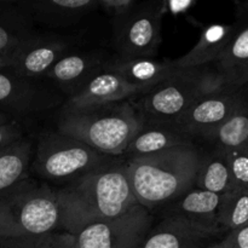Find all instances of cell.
<instances>
[{
    "instance_id": "cell-1",
    "label": "cell",
    "mask_w": 248,
    "mask_h": 248,
    "mask_svg": "<svg viewBox=\"0 0 248 248\" xmlns=\"http://www.w3.org/2000/svg\"><path fill=\"white\" fill-rule=\"evenodd\" d=\"M64 232L90 223L120 217L140 205L133 195L125 164L111 162L56 190Z\"/></svg>"
},
{
    "instance_id": "cell-27",
    "label": "cell",
    "mask_w": 248,
    "mask_h": 248,
    "mask_svg": "<svg viewBox=\"0 0 248 248\" xmlns=\"http://www.w3.org/2000/svg\"><path fill=\"white\" fill-rule=\"evenodd\" d=\"M137 0H97V7L110 18L113 35L118 33L140 6Z\"/></svg>"
},
{
    "instance_id": "cell-22",
    "label": "cell",
    "mask_w": 248,
    "mask_h": 248,
    "mask_svg": "<svg viewBox=\"0 0 248 248\" xmlns=\"http://www.w3.org/2000/svg\"><path fill=\"white\" fill-rule=\"evenodd\" d=\"M31 154V140L24 137L0 149V194L28 178Z\"/></svg>"
},
{
    "instance_id": "cell-14",
    "label": "cell",
    "mask_w": 248,
    "mask_h": 248,
    "mask_svg": "<svg viewBox=\"0 0 248 248\" xmlns=\"http://www.w3.org/2000/svg\"><path fill=\"white\" fill-rule=\"evenodd\" d=\"M215 235L217 234L195 223L169 215L150 229L140 248H206Z\"/></svg>"
},
{
    "instance_id": "cell-12",
    "label": "cell",
    "mask_w": 248,
    "mask_h": 248,
    "mask_svg": "<svg viewBox=\"0 0 248 248\" xmlns=\"http://www.w3.org/2000/svg\"><path fill=\"white\" fill-rule=\"evenodd\" d=\"M143 94H145V92L140 87L132 86L120 75L104 68L102 72L92 77L73 96H70L64 106L74 108L103 106Z\"/></svg>"
},
{
    "instance_id": "cell-16",
    "label": "cell",
    "mask_w": 248,
    "mask_h": 248,
    "mask_svg": "<svg viewBox=\"0 0 248 248\" xmlns=\"http://www.w3.org/2000/svg\"><path fill=\"white\" fill-rule=\"evenodd\" d=\"M236 31L234 24H210L201 29V34L195 45L184 56L172 61L176 69H193L212 65L232 40Z\"/></svg>"
},
{
    "instance_id": "cell-4",
    "label": "cell",
    "mask_w": 248,
    "mask_h": 248,
    "mask_svg": "<svg viewBox=\"0 0 248 248\" xmlns=\"http://www.w3.org/2000/svg\"><path fill=\"white\" fill-rule=\"evenodd\" d=\"M61 225L56 191L26 178L0 194V237H35L55 232Z\"/></svg>"
},
{
    "instance_id": "cell-28",
    "label": "cell",
    "mask_w": 248,
    "mask_h": 248,
    "mask_svg": "<svg viewBox=\"0 0 248 248\" xmlns=\"http://www.w3.org/2000/svg\"><path fill=\"white\" fill-rule=\"evenodd\" d=\"M63 232H52L35 237H18V239H2L0 237V248H62Z\"/></svg>"
},
{
    "instance_id": "cell-29",
    "label": "cell",
    "mask_w": 248,
    "mask_h": 248,
    "mask_svg": "<svg viewBox=\"0 0 248 248\" xmlns=\"http://www.w3.org/2000/svg\"><path fill=\"white\" fill-rule=\"evenodd\" d=\"M216 248H248V224L237 229L230 230L224 239L218 244Z\"/></svg>"
},
{
    "instance_id": "cell-9",
    "label": "cell",
    "mask_w": 248,
    "mask_h": 248,
    "mask_svg": "<svg viewBox=\"0 0 248 248\" xmlns=\"http://www.w3.org/2000/svg\"><path fill=\"white\" fill-rule=\"evenodd\" d=\"M245 86L241 89L225 87L199 98L178 120L176 127L182 135L191 140L203 138L229 119L241 102Z\"/></svg>"
},
{
    "instance_id": "cell-26",
    "label": "cell",
    "mask_w": 248,
    "mask_h": 248,
    "mask_svg": "<svg viewBox=\"0 0 248 248\" xmlns=\"http://www.w3.org/2000/svg\"><path fill=\"white\" fill-rule=\"evenodd\" d=\"M224 152L230 173V191H248V144Z\"/></svg>"
},
{
    "instance_id": "cell-2",
    "label": "cell",
    "mask_w": 248,
    "mask_h": 248,
    "mask_svg": "<svg viewBox=\"0 0 248 248\" xmlns=\"http://www.w3.org/2000/svg\"><path fill=\"white\" fill-rule=\"evenodd\" d=\"M201 155L189 144L125 162L137 202L149 211L174 202L194 188Z\"/></svg>"
},
{
    "instance_id": "cell-13",
    "label": "cell",
    "mask_w": 248,
    "mask_h": 248,
    "mask_svg": "<svg viewBox=\"0 0 248 248\" xmlns=\"http://www.w3.org/2000/svg\"><path fill=\"white\" fill-rule=\"evenodd\" d=\"M109 58L99 52L72 51L63 56L46 74L45 79L57 85L64 93L73 96L92 77L104 69Z\"/></svg>"
},
{
    "instance_id": "cell-19",
    "label": "cell",
    "mask_w": 248,
    "mask_h": 248,
    "mask_svg": "<svg viewBox=\"0 0 248 248\" xmlns=\"http://www.w3.org/2000/svg\"><path fill=\"white\" fill-rule=\"evenodd\" d=\"M193 144L176 127L167 125L144 124L126 148L124 155L131 159L149 156L178 147Z\"/></svg>"
},
{
    "instance_id": "cell-5",
    "label": "cell",
    "mask_w": 248,
    "mask_h": 248,
    "mask_svg": "<svg viewBox=\"0 0 248 248\" xmlns=\"http://www.w3.org/2000/svg\"><path fill=\"white\" fill-rule=\"evenodd\" d=\"M225 87L211 65L176 69L165 81L143 94L138 113L144 124L174 126L199 98Z\"/></svg>"
},
{
    "instance_id": "cell-8",
    "label": "cell",
    "mask_w": 248,
    "mask_h": 248,
    "mask_svg": "<svg viewBox=\"0 0 248 248\" xmlns=\"http://www.w3.org/2000/svg\"><path fill=\"white\" fill-rule=\"evenodd\" d=\"M161 1H140L135 14L113 35L118 57L154 58L161 44Z\"/></svg>"
},
{
    "instance_id": "cell-31",
    "label": "cell",
    "mask_w": 248,
    "mask_h": 248,
    "mask_svg": "<svg viewBox=\"0 0 248 248\" xmlns=\"http://www.w3.org/2000/svg\"><path fill=\"white\" fill-rule=\"evenodd\" d=\"M18 48H19V46L16 48H12V50L0 51V70L7 69V68L12 67Z\"/></svg>"
},
{
    "instance_id": "cell-21",
    "label": "cell",
    "mask_w": 248,
    "mask_h": 248,
    "mask_svg": "<svg viewBox=\"0 0 248 248\" xmlns=\"http://www.w3.org/2000/svg\"><path fill=\"white\" fill-rule=\"evenodd\" d=\"M35 34L33 21L19 1L0 0V51L18 47Z\"/></svg>"
},
{
    "instance_id": "cell-23",
    "label": "cell",
    "mask_w": 248,
    "mask_h": 248,
    "mask_svg": "<svg viewBox=\"0 0 248 248\" xmlns=\"http://www.w3.org/2000/svg\"><path fill=\"white\" fill-rule=\"evenodd\" d=\"M215 149L228 150L248 144V85L241 102L224 124L203 137Z\"/></svg>"
},
{
    "instance_id": "cell-25",
    "label": "cell",
    "mask_w": 248,
    "mask_h": 248,
    "mask_svg": "<svg viewBox=\"0 0 248 248\" xmlns=\"http://www.w3.org/2000/svg\"><path fill=\"white\" fill-rule=\"evenodd\" d=\"M218 224L228 232L248 224V191H229L220 196Z\"/></svg>"
},
{
    "instance_id": "cell-33",
    "label": "cell",
    "mask_w": 248,
    "mask_h": 248,
    "mask_svg": "<svg viewBox=\"0 0 248 248\" xmlns=\"http://www.w3.org/2000/svg\"><path fill=\"white\" fill-rule=\"evenodd\" d=\"M10 121H11V119H10L9 116L6 115V114H4V113H1V111H0V125H1V124L10 123Z\"/></svg>"
},
{
    "instance_id": "cell-15",
    "label": "cell",
    "mask_w": 248,
    "mask_h": 248,
    "mask_svg": "<svg viewBox=\"0 0 248 248\" xmlns=\"http://www.w3.org/2000/svg\"><path fill=\"white\" fill-rule=\"evenodd\" d=\"M34 24L52 29L69 28L98 10L97 0H51L19 1Z\"/></svg>"
},
{
    "instance_id": "cell-10",
    "label": "cell",
    "mask_w": 248,
    "mask_h": 248,
    "mask_svg": "<svg viewBox=\"0 0 248 248\" xmlns=\"http://www.w3.org/2000/svg\"><path fill=\"white\" fill-rule=\"evenodd\" d=\"M74 51L73 39L62 34H38L19 46L11 69L28 79L40 80L67 53Z\"/></svg>"
},
{
    "instance_id": "cell-30",
    "label": "cell",
    "mask_w": 248,
    "mask_h": 248,
    "mask_svg": "<svg viewBox=\"0 0 248 248\" xmlns=\"http://www.w3.org/2000/svg\"><path fill=\"white\" fill-rule=\"evenodd\" d=\"M22 137V130L16 121L11 120L0 125V149L17 142Z\"/></svg>"
},
{
    "instance_id": "cell-3",
    "label": "cell",
    "mask_w": 248,
    "mask_h": 248,
    "mask_svg": "<svg viewBox=\"0 0 248 248\" xmlns=\"http://www.w3.org/2000/svg\"><path fill=\"white\" fill-rule=\"evenodd\" d=\"M58 132L81 140L108 156L124 155L128 143L142 128L143 120L128 102L74 108L63 107Z\"/></svg>"
},
{
    "instance_id": "cell-11",
    "label": "cell",
    "mask_w": 248,
    "mask_h": 248,
    "mask_svg": "<svg viewBox=\"0 0 248 248\" xmlns=\"http://www.w3.org/2000/svg\"><path fill=\"white\" fill-rule=\"evenodd\" d=\"M51 106V96L38 80L16 74L11 68L0 70V111L17 115L38 113ZM7 115V114H6Z\"/></svg>"
},
{
    "instance_id": "cell-34",
    "label": "cell",
    "mask_w": 248,
    "mask_h": 248,
    "mask_svg": "<svg viewBox=\"0 0 248 248\" xmlns=\"http://www.w3.org/2000/svg\"><path fill=\"white\" fill-rule=\"evenodd\" d=\"M208 248H216V247H215V245H212V246H210Z\"/></svg>"
},
{
    "instance_id": "cell-20",
    "label": "cell",
    "mask_w": 248,
    "mask_h": 248,
    "mask_svg": "<svg viewBox=\"0 0 248 248\" xmlns=\"http://www.w3.org/2000/svg\"><path fill=\"white\" fill-rule=\"evenodd\" d=\"M219 202L220 195L191 188L172 202L173 206L170 211V216H178L218 234L222 230L218 224Z\"/></svg>"
},
{
    "instance_id": "cell-32",
    "label": "cell",
    "mask_w": 248,
    "mask_h": 248,
    "mask_svg": "<svg viewBox=\"0 0 248 248\" xmlns=\"http://www.w3.org/2000/svg\"><path fill=\"white\" fill-rule=\"evenodd\" d=\"M235 5V15H236V21H244L248 19V1H234Z\"/></svg>"
},
{
    "instance_id": "cell-18",
    "label": "cell",
    "mask_w": 248,
    "mask_h": 248,
    "mask_svg": "<svg viewBox=\"0 0 248 248\" xmlns=\"http://www.w3.org/2000/svg\"><path fill=\"white\" fill-rule=\"evenodd\" d=\"M104 68L120 75L126 82L148 93L161 84L176 70L172 61H157L155 58H135L123 60L118 56L109 58Z\"/></svg>"
},
{
    "instance_id": "cell-24",
    "label": "cell",
    "mask_w": 248,
    "mask_h": 248,
    "mask_svg": "<svg viewBox=\"0 0 248 248\" xmlns=\"http://www.w3.org/2000/svg\"><path fill=\"white\" fill-rule=\"evenodd\" d=\"M194 188L225 195L230 191V173L224 150L213 149L201 155Z\"/></svg>"
},
{
    "instance_id": "cell-6",
    "label": "cell",
    "mask_w": 248,
    "mask_h": 248,
    "mask_svg": "<svg viewBox=\"0 0 248 248\" xmlns=\"http://www.w3.org/2000/svg\"><path fill=\"white\" fill-rule=\"evenodd\" d=\"M115 162L81 140L58 132H46L36 145L34 170L53 182H73L97 169Z\"/></svg>"
},
{
    "instance_id": "cell-7",
    "label": "cell",
    "mask_w": 248,
    "mask_h": 248,
    "mask_svg": "<svg viewBox=\"0 0 248 248\" xmlns=\"http://www.w3.org/2000/svg\"><path fill=\"white\" fill-rule=\"evenodd\" d=\"M153 225L149 210L137 205L120 217L63 232L62 248H140Z\"/></svg>"
},
{
    "instance_id": "cell-17",
    "label": "cell",
    "mask_w": 248,
    "mask_h": 248,
    "mask_svg": "<svg viewBox=\"0 0 248 248\" xmlns=\"http://www.w3.org/2000/svg\"><path fill=\"white\" fill-rule=\"evenodd\" d=\"M225 86L248 85V19L236 21V31L220 57L212 64Z\"/></svg>"
}]
</instances>
